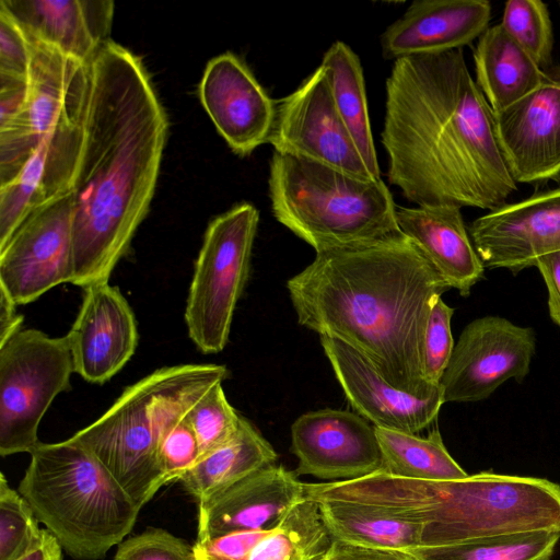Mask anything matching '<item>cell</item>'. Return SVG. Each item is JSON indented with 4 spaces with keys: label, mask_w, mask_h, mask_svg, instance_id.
Listing matches in <instances>:
<instances>
[{
    "label": "cell",
    "mask_w": 560,
    "mask_h": 560,
    "mask_svg": "<svg viewBox=\"0 0 560 560\" xmlns=\"http://www.w3.org/2000/svg\"><path fill=\"white\" fill-rule=\"evenodd\" d=\"M268 186L276 220L315 253L401 232L393 196L382 178L358 177L273 151Z\"/></svg>",
    "instance_id": "cell-7"
},
{
    "label": "cell",
    "mask_w": 560,
    "mask_h": 560,
    "mask_svg": "<svg viewBox=\"0 0 560 560\" xmlns=\"http://www.w3.org/2000/svg\"><path fill=\"white\" fill-rule=\"evenodd\" d=\"M186 419L196 434L202 457L236 434L242 416L231 406L220 383L191 407Z\"/></svg>",
    "instance_id": "cell-34"
},
{
    "label": "cell",
    "mask_w": 560,
    "mask_h": 560,
    "mask_svg": "<svg viewBox=\"0 0 560 560\" xmlns=\"http://www.w3.org/2000/svg\"><path fill=\"white\" fill-rule=\"evenodd\" d=\"M0 5L32 38L88 63L110 40L112 0H1Z\"/></svg>",
    "instance_id": "cell-23"
},
{
    "label": "cell",
    "mask_w": 560,
    "mask_h": 560,
    "mask_svg": "<svg viewBox=\"0 0 560 560\" xmlns=\"http://www.w3.org/2000/svg\"><path fill=\"white\" fill-rule=\"evenodd\" d=\"M268 532H237L196 540L192 560H248L253 548Z\"/></svg>",
    "instance_id": "cell-39"
},
{
    "label": "cell",
    "mask_w": 560,
    "mask_h": 560,
    "mask_svg": "<svg viewBox=\"0 0 560 560\" xmlns=\"http://www.w3.org/2000/svg\"><path fill=\"white\" fill-rule=\"evenodd\" d=\"M78 316L67 334L75 373L104 384L133 355L138 328L132 308L117 287L108 282L83 289Z\"/></svg>",
    "instance_id": "cell-19"
},
{
    "label": "cell",
    "mask_w": 560,
    "mask_h": 560,
    "mask_svg": "<svg viewBox=\"0 0 560 560\" xmlns=\"http://www.w3.org/2000/svg\"><path fill=\"white\" fill-rule=\"evenodd\" d=\"M31 504L0 474V560H16L40 539L42 529Z\"/></svg>",
    "instance_id": "cell-33"
},
{
    "label": "cell",
    "mask_w": 560,
    "mask_h": 560,
    "mask_svg": "<svg viewBox=\"0 0 560 560\" xmlns=\"http://www.w3.org/2000/svg\"><path fill=\"white\" fill-rule=\"evenodd\" d=\"M320 66L327 71L335 105L360 155L372 175L381 178L358 55L346 43L337 40L324 54Z\"/></svg>",
    "instance_id": "cell-28"
},
{
    "label": "cell",
    "mask_w": 560,
    "mask_h": 560,
    "mask_svg": "<svg viewBox=\"0 0 560 560\" xmlns=\"http://www.w3.org/2000/svg\"><path fill=\"white\" fill-rule=\"evenodd\" d=\"M305 497V483L281 465L262 467L198 502L197 540L270 529Z\"/></svg>",
    "instance_id": "cell-20"
},
{
    "label": "cell",
    "mask_w": 560,
    "mask_h": 560,
    "mask_svg": "<svg viewBox=\"0 0 560 560\" xmlns=\"http://www.w3.org/2000/svg\"><path fill=\"white\" fill-rule=\"evenodd\" d=\"M277 458L271 444L242 416L236 434L200 457L179 481L189 494L201 502L254 471L275 464Z\"/></svg>",
    "instance_id": "cell-27"
},
{
    "label": "cell",
    "mask_w": 560,
    "mask_h": 560,
    "mask_svg": "<svg viewBox=\"0 0 560 560\" xmlns=\"http://www.w3.org/2000/svg\"><path fill=\"white\" fill-rule=\"evenodd\" d=\"M485 267L517 273L560 250V187L476 219L468 229Z\"/></svg>",
    "instance_id": "cell-15"
},
{
    "label": "cell",
    "mask_w": 560,
    "mask_h": 560,
    "mask_svg": "<svg viewBox=\"0 0 560 560\" xmlns=\"http://www.w3.org/2000/svg\"><path fill=\"white\" fill-rule=\"evenodd\" d=\"M30 454L19 492L68 555L100 560L131 532L141 509L73 436Z\"/></svg>",
    "instance_id": "cell-6"
},
{
    "label": "cell",
    "mask_w": 560,
    "mask_h": 560,
    "mask_svg": "<svg viewBox=\"0 0 560 560\" xmlns=\"http://www.w3.org/2000/svg\"><path fill=\"white\" fill-rule=\"evenodd\" d=\"M114 560H192V546L162 528L124 539Z\"/></svg>",
    "instance_id": "cell-36"
},
{
    "label": "cell",
    "mask_w": 560,
    "mask_h": 560,
    "mask_svg": "<svg viewBox=\"0 0 560 560\" xmlns=\"http://www.w3.org/2000/svg\"><path fill=\"white\" fill-rule=\"evenodd\" d=\"M559 540L560 532L540 530L419 546L407 553L413 560H550Z\"/></svg>",
    "instance_id": "cell-31"
},
{
    "label": "cell",
    "mask_w": 560,
    "mask_h": 560,
    "mask_svg": "<svg viewBox=\"0 0 560 560\" xmlns=\"http://www.w3.org/2000/svg\"><path fill=\"white\" fill-rule=\"evenodd\" d=\"M32 40L21 24L0 5V74L27 78Z\"/></svg>",
    "instance_id": "cell-38"
},
{
    "label": "cell",
    "mask_w": 560,
    "mask_h": 560,
    "mask_svg": "<svg viewBox=\"0 0 560 560\" xmlns=\"http://www.w3.org/2000/svg\"><path fill=\"white\" fill-rule=\"evenodd\" d=\"M72 192L32 212L0 247V290L28 304L72 280Z\"/></svg>",
    "instance_id": "cell-13"
},
{
    "label": "cell",
    "mask_w": 560,
    "mask_h": 560,
    "mask_svg": "<svg viewBox=\"0 0 560 560\" xmlns=\"http://www.w3.org/2000/svg\"><path fill=\"white\" fill-rule=\"evenodd\" d=\"M501 152L516 183L560 178V80L494 113Z\"/></svg>",
    "instance_id": "cell-18"
},
{
    "label": "cell",
    "mask_w": 560,
    "mask_h": 560,
    "mask_svg": "<svg viewBox=\"0 0 560 560\" xmlns=\"http://www.w3.org/2000/svg\"><path fill=\"white\" fill-rule=\"evenodd\" d=\"M16 304L0 290V342L22 328L23 316L16 312Z\"/></svg>",
    "instance_id": "cell-43"
},
{
    "label": "cell",
    "mask_w": 560,
    "mask_h": 560,
    "mask_svg": "<svg viewBox=\"0 0 560 560\" xmlns=\"http://www.w3.org/2000/svg\"><path fill=\"white\" fill-rule=\"evenodd\" d=\"M199 458L198 440L185 416L164 434L159 444L158 460L166 485L180 480Z\"/></svg>",
    "instance_id": "cell-37"
},
{
    "label": "cell",
    "mask_w": 560,
    "mask_h": 560,
    "mask_svg": "<svg viewBox=\"0 0 560 560\" xmlns=\"http://www.w3.org/2000/svg\"><path fill=\"white\" fill-rule=\"evenodd\" d=\"M62 550L58 539L45 528L42 529L39 541L16 560H62Z\"/></svg>",
    "instance_id": "cell-44"
},
{
    "label": "cell",
    "mask_w": 560,
    "mask_h": 560,
    "mask_svg": "<svg viewBox=\"0 0 560 560\" xmlns=\"http://www.w3.org/2000/svg\"><path fill=\"white\" fill-rule=\"evenodd\" d=\"M397 224L446 284L462 296L483 277L485 265L455 206L398 207Z\"/></svg>",
    "instance_id": "cell-24"
},
{
    "label": "cell",
    "mask_w": 560,
    "mask_h": 560,
    "mask_svg": "<svg viewBox=\"0 0 560 560\" xmlns=\"http://www.w3.org/2000/svg\"><path fill=\"white\" fill-rule=\"evenodd\" d=\"M84 119L48 133L19 174L0 185V247L35 210L72 190L83 142Z\"/></svg>",
    "instance_id": "cell-21"
},
{
    "label": "cell",
    "mask_w": 560,
    "mask_h": 560,
    "mask_svg": "<svg viewBox=\"0 0 560 560\" xmlns=\"http://www.w3.org/2000/svg\"><path fill=\"white\" fill-rule=\"evenodd\" d=\"M91 85L73 186L72 280L108 282L145 218L168 121L139 56L108 40L90 62Z\"/></svg>",
    "instance_id": "cell-1"
},
{
    "label": "cell",
    "mask_w": 560,
    "mask_h": 560,
    "mask_svg": "<svg viewBox=\"0 0 560 560\" xmlns=\"http://www.w3.org/2000/svg\"><path fill=\"white\" fill-rule=\"evenodd\" d=\"M501 25L540 68L550 63L553 35L549 12L542 1H508Z\"/></svg>",
    "instance_id": "cell-32"
},
{
    "label": "cell",
    "mask_w": 560,
    "mask_h": 560,
    "mask_svg": "<svg viewBox=\"0 0 560 560\" xmlns=\"http://www.w3.org/2000/svg\"><path fill=\"white\" fill-rule=\"evenodd\" d=\"M305 495L381 506L420 524L421 546L560 532V485L537 477L481 471L431 481L378 471L354 480L305 483Z\"/></svg>",
    "instance_id": "cell-4"
},
{
    "label": "cell",
    "mask_w": 560,
    "mask_h": 560,
    "mask_svg": "<svg viewBox=\"0 0 560 560\" xmlns=\"http://www.w3.org/2000/svg\"><path fill=\"white\" fill-rule=\"evenodd\" d=\"M268 142L275 152L377 179L365 165L337 110L327 71L320 65L295 91L276 101Z\"/></svg>",
    "instance_id": "cell-11"
},
{
    "label": "cell",
    "mask_w": 560,
    "mask_h": 560,
    "mask_svg": "<svg viewBox=\"0 0 560 560\" xmlns=\"http://www.w3.org/2000/svg\"><path fill=\"white\" fill-rule=\"evenodd\" d=\"M296 475L327 482L360 479L382 470L383 456L374 425L358 413L320 409L300 416L291 425Z\"/></svg>",
    "instance_id": "cell-14"
},
{
    "label": "cell",
    "mask_w": 560,
    "mask_h": 560,
    "mask_svg": "<svg viewBox=\"0 0 560 560\" xmlns=\"http://www.w3.org/2000/svg\"><path fill=\"white\" fill-rule=\"evenodd\" d=\"M383 456L382 472L416 480H454L468 474L451 456L440 431L428 436L374 427Z\"/></svg>",
    "instance_id": "cell-29"
},
{
    "label": "cell",
    "mask_w": 560,
    "mask_h": 560,
    "mask_svg": "<svg viewBox=\"0 0 560 560\" xmlns=\"http://www.w3.org/2000/svg\"><path fill=\"white\" fill-rule=\"evenodd\" d=\"M536 351L535 331L500 316H483L465 326L442 376L445 402L488 398L509 380L528 375Z\"/></svg>",
    "instance_id": "cell-12"
},
{
    "label": "cell",
    "mask_w": 560,
    "mask_h": 560,
    "mask_svg": "<svg viewBox=\"0 0 560 560\" xmlns=\"http://www.w3.org/2000/svg\"><path fill=\"white\" fill-rule=\"evenodd\" d=\"M487 0H417L380 37L387 60L458 49L488 28Z\"/></svg>",
    "instance_id": "cell-22"
},
{
    "label": "cell",
    "mask_w": 560,
    "mask_h": 560,
    "mask_svg": "<svg viewBox=\"0 0 560 560\" xmlns=\"http://www.w3.org/2000/svg\"><path fill=\"white\" fill-rule=\"evenodd\" d=\"M198 96L235 154L249 155L269 141L276 101L238 56L226 51L210 59L198 85Z\"/></svg>",
    "instance_id": "cell-16"
},
{
    "label": "cell",
    "mask_w": 560,
    "mask_h": 560,
    "mask_svg": "<svg viewBox=\"0 0 560 560\" xmlns=\"http://www.w3.org/2000/svg\"><path fill=\"white\" fill-rule=\"evenodd\" d=\"M225 365L180 364L155 370L128 386L94 422L75 432L141 509L166 485L158 460L164 434L213 386Z\"/></svg>",
    "instance_id": "cell-5"
},
{
    "label": "cell",
    "mask_w": 560,
    "mask_h": 560,
    "mask_svg": "<svg viewBox=\"0 0 560 560\" xmlns=\"http://www.w3.org/2000/svg\"><path fill=\"white\" fill-rule=\"evenodd\" d=\"M334 540L354 546L410 551L421 546V526L381 506L350 500H319Z\"/></svg>",
    "instance_id": "cell-26"
},
{
    "label": "cell",
    "mask_w": 560,
    "mask_h": 560,
    "mask_svg": "<svg viewBox=\"0 0 560 560\" xmlns=\"http://www.w3.org/2000/svg\"><path fill=\"white\" fill-rule=\"evenodd\" d=\"M287 289L300 325L353 347L394 387L421 398L441 389L424 378L423 349L451 288L402 232L318 252Z\"/></svg>",
    "instance_id": "cell-3"
},
{
    "label": "cell",
    "mask_w": 560,
    "mask_h": 560,
    "mask_svg": "<svg viewBox=\"0 0 560 560\" xmlns=\"http://www.w3.org/2000/svg\"><path fill=\"white\" fill-rule=\"evenodd\" d=\"M477 85L493 113L536 90L546 74L501 24L488 27L475 50Z\"/></svg>",
    "instance_id": "cell-25"
},
{
    "label": "cell",
    "mask_w": 560,
    "mask_h": 560,
    "mask_svg": "<svg viewBox=\"0 0 560 560\" xmlns=\"http://www.w3.org/2000/svg\"><path fill=\"white\" fill-rule=\"evenodd\" d=\"M258 222V210L242 202L207 226L185 307L189 338L203 353H218L229 341L234 310L249 276Z\"/></svg>",
    "instance_id": "cell-8"
},
{
    "label": "cell",
    "mask_w": 560,
    "mask_h": 560,
    "mask_svg": "<svg viewBox=\"0 0 560 560\" xmlns=\"http://www.w3.org/2000/svg\"><path fill=\"white\" fill-rule=\"evenodd\" d=\"M326 560H413L407 552L354 546L334 540Z\"/></svg>",
    "instance_id": "cell-42"
},
{
    "label": "cell",
    "mask_w": 560,
    "mask_h": 560,
    "mask_svg": "<svg viewBox=\"0 0 560 560\" xmlns=\"http://www.w3.org/2000/svg\"><path fill=\"white\" fill-rule=\"evenodd\" d=\"M381 133L387 177L417 206L495 210L517 189L463 49L395 60Z\"/></svg>",
    "instance_id": "cell-2"
},
{
    "label": "cell",
    "mask_w": 560,
    "mask_h": 560,
    "mask_svg": "<svg viewBox=\"0 0 560 560\" xmlns=\"http://www.w3.org/2000/svg\"><path fill=\"white\" fill-rule=\"evenodd\" d=\"M332 544L318 502L305 495L256 544L248 560H326Z\"/></svg>",
    "instance_id": "cell-30"
},
{
    "label": "cell",
    "mask_w": 560,
    "mask_h": 560,
    "mask_svg": "<svg viewBox=\"0 0 560 560\" xmlns=\"http://www.w3.org/2000/svg\"><path fill=\"white\" fill-rule=\"evenodd\" d=\"M319 337L347 400L372 425L417 434L436 420L444 404L442 389L425 398L398 389L357 349L337 338Z\"/></svg>",
    "instance_id": "cell-17"
},
{
    "label": "cell",
    "mask_w": 560,
    "mask_h": 560,
    "mask_svg": "<svg viewBox=\"0 0 560 560\" xmlns=\"http://www.w3.org/2000/svg\"><path fill=\"white\" fill-rule=\"evenodd\" d=\"M453 314L454 308L439 296L430 313L423 349L424 378L433 386H440L454 350L451 329Z\"/></svg>",
    "instance_id": "cell-35"
},
{
    "label": "cell",
    "mask_w": 560,
    "mask_h": 560,
    "mask_svg": "<svg viewBox=\"0 0 560 560\" xmlns=\"http://www.w3.org/2000/svg\"><path fill=\"white\" fill-rule=\"evenodd\" d=\"M75 373L66 336L21 328L0 342V455L31 453L54 399L71 389Z\"/></svg>",
    "instance_id": "cell-9"
},
{
    "label": "cell",
    "mask_w": 560,
    "mask_h": 560,
    "mask_svg": "<svg viewBox=\"0 0 560 560\" xmlns=\"http://www.w3.org/2000/svg\"><path fill=\"white\" fill-rule=\"evenodd\" d=\"M27 95V78L0 74V126L10 121L23 107Z\"/></svg>",
    "instance_id": "cell-41"
},
{
    "label": "cell",
    "mask_w": 560,
    "mask_h": 560,
    "mask_svg": "<svg viewBox=\"0 0 560 560\" xmlns=\"http://www.w3.org/2000/svg\"><path fill=\"white\" fill-rule=\"evenodd\" d=\"M31 40L25 103L10 121L0 126V185L19 174L56 127L82 121L86 113L90 63L44 42L32 37Z\"/></svg>",
    "instance_id": "cell-10"
},
{
    "label": "cell",
    "mask_w": 560,
    "mask_h": 560,
    "mask_svg": "<svg viewBox=\"0 0 560 560\" xmlns=\"http://www.w3.org/2000/svg\"><path fill=\"white\" fill-rule=\"evenodd\" d=\"M548 290V311L551 320L560 327V250L542 255L536 259Z\"/></svg>",
    "instance_id": "cell-40"
}]
</instances>
